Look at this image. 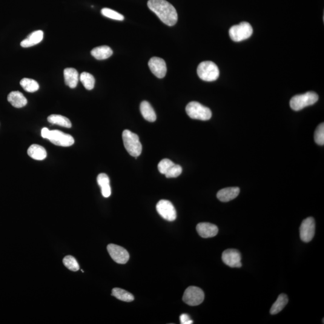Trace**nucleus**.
<instances>
[{
  "label": "nucleus",
  "mask_w": 324,
  "mask_h": 324,
  "mask_svg": "<svg viewBox=\"0 0 324 324\" xmlns=\"http://www.w3.org/2000/svg\"><path fill=\"white\" fill-rule=\"evenodd\" d=\"M204 297V293L201 289L196 286H190L186 289L183 300L189 306H196L203 302Z\"/></svg>",
  "instance_id": "0eeeda50"
},
{
  "label": "nucleus",
  "mask_w": 324,
  "mask_h": 324,
  "mask_svg": "<svg viewBox=\"0 0 324 324\" xmlns=\"http://www.w3.org/2000/svg\"><path fill=\"white\" fill-rule=\"evenodd\" d=\"M315 141L320 145H324V125L321 123L318 126L316 130L315 131Z\"/></svg>",
  "instance_id": "c756f323"
},
{
  "label": "nucleus",
  "mask_w": 324,
  "mask_h": 324,
  "mask_svg": "<svg viewBox=\"0 0 324 324\" xmlns=\"http://www.w3.org/2000/svg\"><path fill=\"white\" fill-rule=\"evenodd\" d=\"M229 36L234 42H242L248 39L253 33V28L249 23L242 22L232 26L229 31Z\"/></svg>",
  "instance_id": "423d86ee"
},
{
  "label": "nucleus",
  "mask_w": 324,
  "mask_h": 324,
  "mask_svg": "<svg viewBox=\"0 0 324 324\" xmlns=\"http://www.w3.org/2000/svg\"><path fill=\"white\" fill-rule=\"evenodd\" d=\"M112 295L116 299L125 302H131L134 300L132 294L121 288H115L112 291Z\"/></svg>",
  "instance_id": "393cba45"
},
{
  "label": "nucleus",
  "mask_w": 324,
  "mask_h": 324,
  "mask_svg": "<svg viewBox=\"0 0 324 324\" xmlns=\"http://www.w3.org/2000/svg\"><path fill=\"white\" fill-rule=\"evenodd\" d=\"M240 192L239 188L237 187L223 189L218 192L217 197L221 202H227L236 198Z\"/></svg>",
  "instance_id": "2eb2a0df"
},
{
  "label": "nucleus",
  "mask_w": 324,
  "mask_h": 324,
  "mask_svg": "<svg viewBox=\"0 0 324 324\" xmlns=\"http://www.w3.org/2000/svg\"><path fill=\"white\" fill-rule=\"evenodd\" d=\"M50 130L48 128H43L41 131V135L44 138L47 139V137L50 133Z\"/></svg>",
  "instance_id": "72a5a7b5"
},
{
  "label": "nucleus",
  "mask_w": 324,
  "mask_h": 324,
  "mask_svg": "<svg viewBox=\"0 0 324 324\" xmlns=\"http://www.w3.org/2000/svg\"><path fill=\"white\" fill-rule=\"evenodd\" d=\"M196 231L199 236L204 239L217 236L219 229L217 226L210 223H200L196 226Z\"/></svg>",
  "instance_id": "4468645a"
},
{
  "label": "nucleus",
  "mask_w": 324,
  "mask_h": 324,
  "mask_svg": "<svg viewBox=\"0 0 324 324\" xmlns=\"http://www.w3.org/2000/svg\"><path fill=\"white\" fill-rule=\"evenodd\" d=\"M222 258L223 262L231 268L242 267V256L237 249H227L223 252Z\"/></svg>",
  "instance_id": "f8f14e48"
},
{
  "label": "nucleus",
  "mask_w": 324,
  "mask_h": 324,
  "mask_svg": "<svg viewBox=\"0 0 324 324\" xmlns=\"http://www.w3.org/2000/svg\"><path fill=\"white\" fill-rule=\"evenodd\" d=\"M186 113L192 119L206 121L211 118L212 113L210 109L204 107L197 102L188 103L186 108Z\"/></svg>",
  "instance_id": "20e7f679"
},
{
  "label": "nucleus",
  "mask_w": 324,
  "mask_h": 324,
  "mask_svg": "<svg viewBox=\"0 0 324 324\" xmlns=\"http://www.w3.org/2000/svg\"><path fill=\"white\" fill-rule=\"evenodd\" d=\"M175 163L168 159H163L158 165V170L160 173L165 175Z\"/></svg>",
  "instance_id": "7c9ffc66"
},
{
  "label": "nucleus",
  "mask_w": 324,
  "mask_h": 324,
  "mask_svg": "<svg viewBox=\"0 0 324 324\" xmlns=\"http://www.w3.org/2000/svg\"><path fill=\"white\" fill-rule=\"evenodd\" d=\"M180 322L182 324H193V321L191 319V317L188 314H182L180 316Z\"/></svg>",
  "instance_id": "473e14b6"
},
{
  "label": "nucleus",
  "mask_w": 324,
  "mask_h": 324,
  "mask_svg": "<svg viewBox=\"0 0 324 324\" xmlns=\"http://www.w3.org/2000/svg\"><path fill=\"white\" fill-rule=\"evenodd\" d=\"M47 139L53 144L61 147H70L73 145L74 142L73 137L70 134L57 130H50Z\"/></svg>",
  "instance_id": "6e6552de"
},
{
  "label": "nucleus",
  "mask_w": 324,
  "mask_h": 324,
  "mask_svg": "<svg viewBox=\"0 0 324 324\" xmlns=\"http://www.w3.org/2000/svg\"><path fill=\"white\" fill-rule=\"evenodd\" d=\"M197 73L200 79L207 82L216 81L220 74L217 65L210 61L200 63L197 68Z\"/></svg>",
  "instance_id": "7ed1b4c3"
},
{
  "label": "nucleus",
  "mask_w": 324,
  "mask_h": 324,
  "mask_svg": "<svg viewBox=\"0 0 324 324\" xmlns=\"http://www.w3.org/2000/svg\"><path fill=\"white\" fill-rule=\"evenodd\" d=\"M7 100L13 107L16 108L24 107L27 104V99L18 91H12L8 94Z\"/></svg>",
  "instance_id": "a211bd4d"
},
{
  "label": "nucleus",
  "mask_w": 324,
  "mask_h": 324,
  "mask_svg": "<svg viewBox=\"0 0 324 324\" xmlns=\"http://www.w3.org/2000/svg\"><path fill=\"white\" fill-rule=\"evenodd\" d=\"M156 210L160 216L168 221H174L177 218V212L173 203L168 200H160L157 203Z\"/></svg>",
  "instance_id": "1a4fd4ad"
},
{
  "label": "nucleus",
  "mask_w": 324,
  "mask_h": 324,
  "mask_svg": "<svg viewBox=\"0 0 324 324\" xmlns=\"http://www.w3.org/2000/svg\"><path fill=\"white\" fill-rule=\"evenodd\" d=\"M182 168L179 165L174 164L165 174L166 178H176L182 173Z\"/></svg>",
  "instance_id": "2f4dec72"
},
{
  "label": "nucleus",
  "mask_w": 324,
  "mask_h": 324,
  "mask_svg": "<svg viewBox=\"0 0 324 324\" xmlns=\"http://www.w3.org/2000/svg\"><path fill=\"white\" fill-rule=\"evenodd\" d=\"M48 121L51 124L57 125L62 127L70 128L71 123L69 120L66 117L61 116V115L53 114L48 117Z\"/></svg>",
  "instance_id": "b1692460"
},
{
  "label": "nucleus",
  "mask_w": 324,
  "mask_h": 324,
  "mask_svg": "<svg viewBox=\"0 0 324 324\" xmlns=\"http://www.w3.org/2000/svg\"><path fill=\"white\" fill-rule=\"evenodd\" d=\"M20 84L25 91L29 93L36 92L39 89L38 82L32 79L23 78Z\"/></svg>",
  "instance_id": "a878e982"
},
{
  "label": "nucleus",
  "mask_w": 324,
  "mask_h": 324,
  "mask_svg": "<svg viewBox=\"0 0 324 324\" xmlns=\"http://www.w3.org/2000/svg\"><path fill=\"white\" fill-rule=\"evenodd\" d=\"M79 78L80 81L87 90H93L94 85H95V79L92 74L87 72H83L80 75Z\"/></svg>",
  "instance_id": "bb28decb"
},
{
  "label": "nucleus",
  "mask_w": 324,
  "mask_h": 324,
  "mask_svg": "<svg viewBox=\"0 0 324 324\" xmlns=\"http://www.w3.org/2000/svg\"><path fill=\"white\" fill-rule=\"evenodd\" d=\"M113 51L108 46H100L94 48L91 52V56L97 60H106L113 55Z\"/></svg>",
  "instance_id": "aec40b11"
},
{
  "label": "nucleus",
  "mask_w": 324,
  "mask_h": 324,
  "mask_svg": "<svg viewBox=\"0 0 324 324\" xmlns=\"http://www.w3.org/2000/svg\"><path fill=\"white\" fill-rule=\"evenodd\" d=\"M63 264L70 271H77L79 269V265L76 259L72 256L65 257L63 260Z\"/></svg>",
  "instance_id": "cd10ccee"
},
{
  "label": "nucleus",
  "mask_w": 324,
  "mask_h": 324,
  "mask_svg": "<svg viewBox=\"0 0 324 324\" xmlns=\"http://www.w3.org/2000/svg\"><path fill=\"white\" fill-rule=\"evenodd\" d=\"M97 182L98 183L103 197H108L111 194V189L110 186V180L109 177L106 174H100L97 178Z\"/></svg>",
  "instance_id": "6ab92c4d"
},
{
  "label": "nucleus",
  "mask_w": 324,
  "mask_h": 324,
  "mask_svg": "<svg viewBox=\"0 0 324 324\" xmlns=\"http://www.w3.org/2000/svg\"><path fill=\"white\" fill-rule=\"evenodd\" d=\"M315 234V222L313 217H310L303 220L300 228L301 240L309 243L314 239Z\"/></svg>",
  "instance_id": "9d476101"
},
{
  "label": "nucleus",
  "mask_w": 324,
  "mask_h": 324,
  "mask_svg": "<svg viewBox=\"0 0 324 324\" xmlns=\"http://www.w3.org/2000/svg\"><path fill=\"white\" fill-rule=\"evenodd\" d=\"M107 250L112 259L120 264H125L127 263L130 258L128 252L125 248L114 244L109 245Z\"/></svg>",
  "instance_id": "9b49d317"
},
{
  "label": "nucleus",
  "mask_w": 324,
  "mask_h": 324,
  "mask_svg": "<svg viewBox=\"0 0 324 324\" xmlns=\"http://www.w3.org/2000/svg\"><path fill=\"white\" fill-rule=\"evenodd\" d=\"M318 98L319 97L318 94L312 91L299 94L294 96L291 99L290 107L294 111H300L309 106L315 104L318 101Z\"/></svg>",
  "instance_id": "39448f33"
},
{
  "label": "nucleus",
  "mask_w": 324,
  "mask_h": 324,
  "mask_svg": "<svg viewBox=\"0 0 324 324\" xmlns=\"http://www.w3.org/2000/svg\"><path fill=\"white\" fill-rule=\"evenodd\" d=\"M65 82L70 88H74L78 84L79 76L75 68H66L64 70Z\"/></svg>",
  "instance_id": "f3484780"
},
{
  "label": "nucleus",
  "mask_w": 324,
  "mask_h": 324,
  "mask_svg": "<svg viewBox=\"0 0 324 324\" xmlns=\"http://www.w3.org/2000/svg\"><path fill=\"white\" fill-rule=\"evenodd\" d=\"M28 154L31 158L37 160H43L47 156V151L42 146L37 144L31 145L28 150Z\"/></svg>",
  "instance_id": "4be33fe9"
},
{
  "label": "nucleus",
  "mask_w": 324,
  "mask_h": 324,
  "mask_svg": "<svg viewBox=\"0 0 324 324\" xmlns=\"http://www.w3.org/2000/svg\"><path fill=\"white\" fill-rule=\"evenodd\" d=\"M147 5L165 24L168 26L176 24L178 21L177 10L170 2L166 0H149Z\"/></svg>",
  "instance_id": "f257e3e1"
},
{
  "label": "nucleus",
  "mask_w": 324,
  "mask_h": 324,
  "mask_svg": "<svg viewBox=\"0 0 324 324\" xmlns=\"http://www.w3.org/2000/svg\"><path fill=\"white\" fill-rule=\"evenodd\" d=\"M44 32L42 30L34 31L28 36L27 38L21 43V46L23 48H29L39 44L44 39Z\"/></svg>",
  "instance_id": "dca6fc26"
},
{
  "label": "nucleus",
  "mask_w": 324,
  "mask_h": 324,
  "mask_svg": "<svg viewBox=\"0 0 324 324\" xmlns=\"http://www.w3.org/2000/svg\"><path fill=\"white\" fill-rule=\"evenodd\" d=\"M288 297L285 294H281L278 297L276 302L272 306L270 309V314L271 315H276L282 311L288 303Z\"/></svg>",
  "instance_id": "5701e85b"
},
{
  "label": "nucleus",
  "mask_w": 324,
  "mask_h": 324,
  "mask_svg": "<svg viewBox=\"0 0 324 324\" xmlns=\"http://www.w3.org/2000/svg\"><path fill=\"white\" fill-rule=\"evenodd\" d=\"M102 15L108 18L117 20V21H123L125 19L124 16L122 15L116 11L110 9L108 8H103L101 10Z\"/></svg>",
  "instance_id": "c85d7f7f"
},
{
  "label": "nucleus",
  "mask_w": 324,
  "mask_h": 324,
  "mask_svg": "<svg viewBox=\"0 0 324 324\" xmlns=\"http://www.w3.org/2000/svg\"><path fill=\"white\" fill-rule=\"evenodd\" d=\"M148 66L151 72L158 78L162 79L165 76L167 67L164 60L159 57H153L148 62Z\"/></svg>",
  "instance_id": "ddd939ff"
},
{
  "label": "nucleus",
  "mask_w": 324,
  "mask_h": 324,
  "mask_svg": "<svg viewBox=\"0 0 324 324\" xmlns=\"http://www.w3.org/2000/svg\"><path fill=\"white\" fill-rule=\"evenodd\" d=\"M140 111L142 116L149 122H154L156 120V114L150 103L143 101L140 103Z\"/></svg>",
  "instance_id": "412c9836"
},
{
  "label": "nucleus",
  "mask_w": 324,
  "mask_h": 324,
  "mask_svg": "<svg viewBox=\"0 0 324 324\" xmlns=\"http://www.w3.org/2000/svg\"><path fill=\"white\" fill-rule=\"evenodd\" d=\"M123 140L126 150L131 156L137 158L142 153V144L139 136L129 130L123 131Z\"/></svg>",
  "instance_id": "f03ea898"
}]
</instances>
